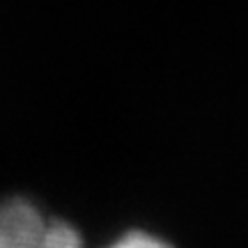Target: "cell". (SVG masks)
Returning <instances> with one entry per match:
<instances>
[{"instance_id":"obj_1","label":"cell","mask_w":248,"mask_h":248,"mask_svg":"<svg viewBox=\"0 0 248 248\" xmlns=\"http://www.w3.org/2000/svg\"><path fill=\"white\" fill-rule=\"evenodd\" d=\"M0 248H85L80 232L26 198L0 204Z\"/></svg>"},{"instance_id":"obj_2","label":"cell","mask_w":248,"mask_h":248,"mask_svg":"<svg viewBox=\"0 0 248 248\" xmlns=\"http://www.w3.org/2000/svg\"><path fill=\"white\" fill-rule=\"evenodd\" d=\"M104 248H172V246L166 239L152 234V232L129 230V232H124V234H120L115 241H110Z\"/></svg>"}]
</instances>
